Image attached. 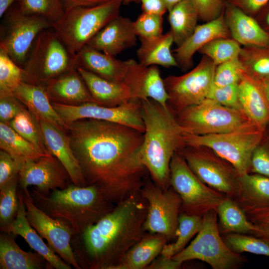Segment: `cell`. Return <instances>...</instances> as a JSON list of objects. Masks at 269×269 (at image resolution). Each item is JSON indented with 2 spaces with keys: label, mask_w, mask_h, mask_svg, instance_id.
Wrapping results in <instances>:
<instances>
[{
  "label": "cell",
  "mask_w": 269,
  "mask_h": 269,
  "mask_svg": "<svg viewBox=\"0 0 269 269\" xmlns=\"http://www.w3.org/2000/svg\"><path fill=\"white\" fill-rule=\"evenodd\" d=\"M67 134L86 186L93 185L117 204L140 192L148 173L141 149L143 133L94 119L67 124Z\"/></svg>",
  "instance_id": "6da1fadb"
},
{
  "label": "cell",
  "mask_w": 269,
  "mask_h": 269,
  "mask_svg": "<svg viewBox=\"0 0 269 269\" xmlns=\"http://www.w3.org/2000/svg\"><path fill=\"white\" fill-rule=\"evenodd\" d=\"M147 204L140 192L113 209L83 233L71 245L82 269H111L144 236Z\"/></svg>",
  "instance_id": "7a4b0ae2"
},
{
  "label": "cell",
  "mask_w": 269,
  "mask_h": 269,
  "mask_svg": "<svg viewBox=\"0 0 269 269\" xmlns=\"http://www.w3.org/2000/svg\"><path fill=\"white\" fill-rule=\"evenodd\" d=\"M145 130L141 149L143 164L150 177L165 190L170 187V164L174 154L185 146L184 132L168 107L147 99L141 100Z\"/></svg>",
  "instance_id": "3957f363"
},
{
  "label": "cell",
  "mask_w": 269,
  "mask_h": 269,
  "mask_svg": "<svg viewBox=\"0 0 269 269\" xmlns=\"http://www.w3.org/2000/svg\"><path fill=\"white\" fill-rule=\"evenodd\" d=\"M35 204L51 217L68 225L73 236L83 233L111 211L115 205L95 186L69 184L43 195L35 188L30 192Z\"/></svg>",
  "instance_id": "277c9868"
},
{
  "label": "cell",
  "mask_w": 269,
  "mask_h": 269,
  "mask_svg": "<svg viewBox=\"0 0 269 269\" xmlns=\"http://www.w3.org/2000/svg\"><path fill=\"white\" fill-rule=\"evenodd\" d=\"M122 0H110L92 6L65 10L52 27L74 56L110 21L119 15Z\"/></svg>",
  "instance_id": "5b68a950"
},
{
  "label": "cell",
  "mask_w": 269,
  "mask_h": 269,
  "mask_svg": "<svg viewBox=\"0 0 269 269\" xmlns=\"http://www.w3.org/2000/svg\"><path fill=\"white\" fill-rule=\"evenodd\" d=\"M74 56L52 27L45 29L37 36L22 67V81L44 86L76 68Z\"/></svg>",
  "instance_id": "8992f818"
},
{
  "label": "cell",
  "mask_w": 269,
  "mask_h": 269,
  "mask_svg": "<svg viewBox=\"0 0 269 269\" xmlns=\"http://www.w3.org/2000/svg\"><path fill=\"white\" fill-rule=\"evenodd\" d=\"M265 131L252 123L228 133L198 135L184 133L185 145L205 146L230 162L241 175L250 173L252 154Z\"/></svg>",
  "instance_id": "52a82bcc"
},
{
  "label": "cell",
  "mask_w": 269,
  "mask_h": 269,
  "mask_svg": "<svg viewBox=\"0 0 269 269\" xmlns=\"http://www.w3.org/2000/svg\"><path fill=\"white\" fill-rule=\"evenodd\" d=\"M183 263L197 260L206 263L213 269H236L246 261L240 254L231 250L220 232L216 211L202 217L201 228L195 238L180 252L172 257Z\"/></svg>",
  "instance_id": "ba28073f"
},
{
  "label": "cell",
  "mask_w": 269,
  "mask_h": 269,
  "mask_svg": "<svg viewBox=\"0 0 269 269\" xmlns=\"http://www.w3.org/2000/svg\"><path fill=\"white\" fill-rule=\"evenodd\" d=\"M176 116L184 133L198 135L228 133L253 123L242 111L208 98Z\"/></svg>",
  "instance_id": "9c48e42d"
},
{
  "label": "cell",
  "mask_w": 269,
  "mask_h": 269,
  "mask_svg": "<svg viewBox=\"0 0 269 269\" xmlns=\"http://www.w3.org/2000/svg\"><path fill=\"white\" fill-rule=\"evenodd\" d=\"M170 186L181 199V212L203 217L216 210L226 197L202 182L176 151L170 164Z\"/></svg>",
  "instance_id": "30bf717a"
},
{
  "label": "cell",
  "mask_w": 269,
  "mask_h": 269,
  "mask_svg": "<svg viewBox=\"0 0 269 269\" xmlns=\"http://www.w3.org/2000/svg\"><path fill=\"white\" fill-rule=\"evenodd\" d=\"M177 152L206 185L234 200L238 197L240 175L230 162L205 146L185 145Z\"/></svg>",
  "instance_id": "8fae6325"
},
{
  "label": "cell",
  "mask_w": 269,
  "mask_h": 269,
  "mask_svg": "<svg viewBox=\"0 0 269 269\" xmlns=\"http://www.w3.org/2000/svg\"><path fill=\"white\" fill-rule=\"evenodd\" d=\"M216 65L203 55L199 63L186 73L163 79L169 98L167 106L176 114L208 98L214 85Z\"/></svg>",
  "instance_id": "7c38bea8"
},
{
  "label": "cell",
  "mask_w": 269,
  "mask_h": 269,
  "mask_svg": "<svg viewBox=\"0 0 269 269\" xmlns=\"http://www.w3.org/2000/svg\"><path fill=\"white\" fill-rule=\"evenodd\" d=\"M147 204L143 227L145 232L164 236L168 243L174 240L181 213V199L170 186L163 189L147 177L140 190Z\"/></svg>",
  "instance_id": "4fadbf2b"
},
{
  "label": "cell",
  "mask_w": 269,
  "mask_h": 269,
  "mask_svg": "<svg viewBox=\"0 0 269 269\" xmlns=\"http://www.w3.org/2000/svg\"><path fill=\"white\" fill-rule=\"evenodd\" d=\"M51 27L45 18L25 14L17 5H12L4 14L0 26V47L22 67L37 36Z\"/></svg>",
  "instance_id": "5bb4252c"
},
{
  "label": "cell",
  "mask_w": 269,
  "mask_h": 269,
  "mask_svg": "<svg viewBox=\"0 0 269 269\" xmlns=\"http://www.w3.org/2000/svg\"><path fill=\"white\" fill-rule=\"evenodd\" d=\"M20 189L30 225L65 262L75 269H82L72 247L73 234L70 227L64 221L51 217L39 208L27 188Z\"/></svg>",
  "instance_id": "9a60e30c"
},
{
  "label": "cell",
  "mask_w": 269,
  "mask_h": 269,
  "mask_svg": "<svg viewBox=\"0 0 269 269\" xmlns=\"http://www.w3.org/2000/svg\"><path fill=\"white\" fill-rule=\"evenodd\" d=\"M51 103L67 125L78 120L94 119L120 124L144 132L145 127L140 114L141 100L137 99H132L126 104L116 107L95 103L75 106Z\"/></svg>",
  "instance_id": "2e32d148"
},
{
  "label": "cell",
  "mask_w": 269,
  "mask_h": 269,
  "mask_svg": "<svg viewBox=\"0 0 269 269\" xmlns=\"http://www.w3.org/2000/svg\"><path fill=\"white\" fill-rule=\"evenodd\" d=\"M68 179L70 177L63 166L52 155L23 162L18 174L19 188L34 185L43 195L65 188L69 184Z\"/></svg>",
  "instance_id": "e0dca14e"
},
{
  "label": "cell",
  "mask_w": 269,
  "mask_h": 269,
  "mask_svg": "<svg viewBox=\"0 0 269 269\" xmlns=\"http://www.w3.org/2000/svg\"><path fill=\"white\" fill-rule=\"evenodd\" d=\"M127 61L128 71L123 82L133 99H151L167 107L169 97L157 66H144L133 59Z\"/></svg>",
  "instance_id": "ac0fdd59"
},
{
  "label": "cell",
  "mask_w": 269,
  "mask_h": 269,
  "mask_svg": "<svg viewBox=\"0 0 269 269\" xmlns=\"http://www.w3.org/2000/svg\"><path fill=\"white\" fill-rule=\"evenodd\" d=\"M235 200L251 222L269 216V177L253 173L240 175Z\"/></svg>",
  "instance_id": "d6986e66"
},
{
  "label": "cell",
  "mask_w": 269,
  "mask_h": 269,
  "mask_svg": "<svg viewBox=\"0 0 269 269\" xmlns=\"http://www.w3.org/2000/svg\"><path fill=\"white\" fill-rule=\"evenodd\" d=\"M137 36L134 21L119 15L101 29L87 45L116 56L124 50L135 46Z\"/></svg>",
  "instance_id": "ffe728a7"
},
{
  "label": "cell",
  "mask_w": 269,
  "mask_h": 269,
  "mask_svg": "<svg viewBox=\"0 0 269 269\" xmlns=\"http://www.w3.org/2000/svg\"><path fill=\"white\" fill-rule=\"evenodd\" d=\"M219 38H232L226 24L224 11L217 18L197 25L193 33L174 50L178 67L186 71L193 65V57L203 46Z\"/></svg>",
  "instance_id": "44dd1931"
},
{
  "label": "cell",
  "mask_w": 269,
  "mask_h": 269,
  "mask_svg": "<svg viewBox=\"0 0 269 269\" xmlns=\"http://www.w3.org/2000/svg\"><path fill=\"white\" fill-rule=\"evenodd\" d=\"M239 99L242 110L249 120L266 131L269 126V100L262 83L240 70Z\"/></svg>",
  "instance_id": "7402d4cb"
},
{
  "label": "cell",
  "mask_w": 269,
  "mask_h": 269,
  "mask_svg": "<svg viewBox=\"0 0 269 269\" xmlns=\"http://www.w3.org/2000/svg\"><path fill=\"white\" fill-rule=\"evenodd\" d=\"M38 121L49 153L63 166L71 183L79 186H86L80 166L72 150L67 133L47 122Z\"/></svg>",
  "instance_id": "603a6c76"
},
{
  "label": "cell",
  "mask_w": 269,
  "mask_h": 269,
  "mask_svg": "<svg viewBox=\"0 0 269 269\" xmlns=\"http://www.w3.org/2000/svg\"><path fill=\"white\" fill-rule=\"evenodd\" d=\"M44 87L52 102L73 106L97 104L76 67L50 80Z\"/></svg>",
  "instance_id": "cb8c5ba5"
},
{
  "label": "cell",
  "mask_w": 269,
  "mask_h": 269,
  "mask_svg": "<svg viewBox=\"0 0 269 269\" xmlns=\"http://www.w3.org/2000/svg\"><path fill=\"white\" fill-rule=\"evenodd\" d=\"M224 15L231 37L241 45L269 47V34L255 17L226 0Z\"/></svg>",
  "instance_id": "d4e9b609"
},
{
  "label": "cell",
  "mask_w": 269,
  "mask_h": 269,
  "mask_svg": "<svg viewBox=\"0 0 269 269\" xmlns=\"http://www.w3.org/2000/svg\"><path fill=\"white\" fill-rule=\"evenodd\" d=\"M19 208L14 221L8 226L0 229L1 232L13 236H21L36 252L46 260L54 269H71V266L65 262L52 249L44 243L42 238L30 225L26 215V210L20 189L18 190Z\"/></svg>",
  "instance_id": "484cf974"
},
{
  "label": "cell",
  "mask_w": 269,
  "mask_h": 269,
  "mask_svg": "<svg viewBox=\"0 0 269 269\" xmlns=\"http://www.w3.org/2000/svg\"><path fill=\"white\" fill-rule=\"evenodd\" d=\"M13 94L37 120L47 122L67 133L68 125L54 109L44 86L22 81Z\"/></svg>",
  "instance_id": "4316f807"
},
{
  "label": "cell",
  "mask_w": 269,
  "mask_h": 269,
  "mask_svg": "<svg viewBox=\"0 0 269 269\" xmlns=\"http://www.w3.org/2000/svg\"><path fill=\"white\" fill-rule=\"evenodd\" d=\"M76 66L105 79L123 82L128 71L127 61H122L86 45L75 55Z\"/></svg>",
  "instance_id": "83f0119b"
},
{
  "label": "cell",
  "mask_w": 269,
  "mask_h": 269,
  "mask_svg": "<svg viewBox=\"0 0 269 269\" xmlns=\"http://www.w3.org/2000/svg\"><path fill=\"white\" fill-rule=\"evenodd\" d=\"M76 68L97 104L116 107L133 99L129 88L124 82L110 81L81 67Z\"/></svg>",
  "instance_id": "f1b7e54d"
},
{
  "label": "cell",
  "mask_w": 269,
  "mask_h": 269,
  "mask_svg": "<svg viewBox=\"0 0 269 269\" xmlns=\"http://www.w3.org/2000/svg\"><path fill=\"white\" fill-rule=\"evenodd\" d=\"M167 243L162 235L145 234L111 269H146L161 254Z\"/></svg>",
  "instance_id": "f546056e"
},
{
  "label": "cell",
  "mask_w": 269,
  "mask_h": 269,
  "mask_svg": "<svg viewBox=\"0 0 269 269\" xmlns=\"http://www.w3.org/2000/svg\"><path fill=\"white\" fill-rule=\"evenodd\" d=\"M0 269H54L37 252H25L16 243L11 234H0Z\"/></svg>",
  "instance_id": "4dcf8cb0"
},
{
  "label": "cell",
  "mask_w": 269,
  "mask_h": 269,
  "mask_svg": "<svg viewBox=\"0 0 269 269\" xmlns=\"http://www.w3.org/2000/svg\"><path fill=\"white\" fill-rule=\"evenodd\" d=\"M140 44L136 51L138 63L144 66L178 67L171 47L174 42L171 33L152 38L139 37Z\"/></svg>",
  "instance_id": "1f68e13d"
},
{
  "label": "cell",
  "mask_w": 269,
  "mask_h": 269,
  "mask_svg": "<svg viewBox=\"0 0 269 269\" xmlns=\"http://www.w3.org/2000/svg\"><path fill=\"white\" fill-rule=\"evenodd\" d=\"M216 212L221 235L240 233L254 235L258 230L256 224L247 217L236 201L226 197L218 206Z\"/></svg>",
  "instance_id": "d6a6232c"
},
{
  "label": "cell",
  "mask_w": 269,
  "mask_h": 269,
  "mask_svg": "<svg viewBox=\"0 0 269 269\" xmlns=\"http://www.w3.org/2000/svg\"><path fill=\"white\" fill-rule=\"evenodd\" d=\"M168 11L169 31L178 46L194 32L199 19L198 13L192 0H182Z\"/></svg>",
  "instance_id": "836d02e7"
},
{
  "label": "cell",
  "mask_w": 269,
  "mask_h": 269,
  "mask_svg": "<svg viewBox=\"0 0 269 269\" xmlns=\"http://www.w3.org/2000/svg\"><path fill=\"white\" fill-rule=\"evenodd\" d=\"M0 148L23 163L49 156L15 131L8 124L0 122Z\"/></svg>",
  "instance_id": "e575fe53"
},
{
  "label": "cell",
  "mask_w": 269,
  "mask_h": 269,
  "mask_svg": "<svg viewBox=\"0 0 269 269\" xmlns=\"http://www.w3.org/2000/svg\"><path fill=\"white\" fill-rule=\"evenodd\" d=\"M238 58L243 69L254 78L260 82L269 78V47L244 46Z\"/></svg>",
  "instance_id": "d590c367"
},
{
  "label": "cell",
  "mask_w": 269,
  "mask_h": 269,
  "mask_svg": "<svg viewBox=\"0 0 269 269\" xmlns=\"http://www.w3.org/2000/svg\"><path fill=\"white\" fill-rule=\"evenodd\" d=\"M202 224V217L181 212L176 238L174 242L165 244L161 254L166 257L172 258L180 252L198 233Z\"/></svg>",
  "instance_id": "8d00e7d4"
},
{
  "label": "cell",
  "mask_w": 269,
  "mask_h": 269,
  "mask_svg": "<svg viewBox=\"0 0 269 269\" xmlns=\"http://www.w3.org/2000/svg\"><path fill=\"white\" fill-rule=\"evenodd\" d=\"M7 124L43 153L51 155L45 145L39 122L26 108Z\"/></svg>",
  "instance_id": "74e56055"
},
{
  "label": "cell",
  "mask_w": 269,
  "mask_h": 269,
  "mask_svg": "<svg viewBox=\"0 0 269 269\" xmlns=\"http://www.w3.org/2000/svg\"><path fill=\"white\" fill-rule=\"evenodd\" d=\"M17 5L22 12L41 16L52 27L61 20L65 12L62 0H18Z\"/></svg>",
  "instance_id": "f35d334b"
},
{
  "label": "cell",
  "mask_w": 269,
  "mask_h": 269,
  "mask_svg": "<svg viewBox=\"0 0 269 269\" xmlns=\"http://www.w3.org/2000/svg\"><path fill=\"white\" fill-rule=\"evenodd\" d=\"M222 238L227 246L234 252L269 257V241L263 238L240 233L226 234Z\"/></svg>",
  "instance_id": "ab89813d"
},
{
  "label": "cell",
  "mask_w": 269,
  "mask_h": 269,
  "mask_svg": "<svg viewBox=\"0 0 269 269\" xmlns=\"http://www.w3.org/2000/svg\"><path fill=\"white\" fill-rule=\"evenodd\" d=\"M23 70L0 47V97L13 94L23 81Z\"/></svg>",
  "instance_id": "60d3db41"
},
{
  "label": "cell",
  "mask_w": 269,
  "mask_h": 269,
  "mask_svg": "<svg viewBox=\"0 0 269 269\" xmlns=\"http://www.w3.org/2000/svg\"><path fill=\"white\" fill-rule=\"evenodd\" d=\"M241 44L232 38H219L203 46L198 52L210 58L217 66L238 58Z\"/></svg>",
  "instance_id": "b9f144b4"
},
{
  "label": "cell",
  "mask_w": 269,
  "mask_h": 269,
  "mask_svg": "<svg viewBox=\"0 0 269 269\" xmlns=\"http://www.w3.org/2000/svg\"><path fill=\"white\" fill-rule=\"evenodd\" d=\"M18 175L0 189V229L9 225L15 219L19 208Z\"/></svg>",
  "instance_id": "7bdbcfd3"
},
{
  "label": "cell",
  "mask_w": 269,
  "mask_h": 269,
  "mask_svg": "<svg viewBox=\"0 0 269 269\" xmlns=\"http://www.w3.org/2000/svg\"><path fill=\"white\" fill-rule=\"evenodd\" d=\"M163 15L142 12L134 21L136 34L139 37L152 38L163 31Z\"/></svg>",
  "instance_id": "ee69618b"
},
{
  "label": "cell",
  "mask_w": 269,
  "mask_h": 269,
  "mask_svg": "<svg viewBox=\"0 0 269 269\" xmlns=\"http://www.w3.org/2000/svg\"><path fill=\"white\" fill-rule=\"evenodd\" d=\"M242 68L238 58L217 65L215 71L214 85L223 86L239 83L241 79L240 70Z\"/></svg>",
  "instance_id": "f6af8a7d"
},
{
  "label": "cell",
  "mask_w": 269,
  "mask_h": 269,
  "mask_svg": "<svg viewBox=\"0 0 269 269\" xmlns=\"http://www.w3.org/2000/svg\"><path fill=\"white\" fill-rule=\"evenodd\" d=\"M250 173L269 177V134H267L266 130L262 140L252 154Z\"/></svg>",
  "instance_id": "bcb514c9"
},
{
  "label": "cell",
  "mask_w": 269,
  "mask_h": 269,
  "mask_svg": "<svg viewBox=\"0 0 269 269\" xmlns=\"http://www.w3.org/2000/svg\"><path fill=\"white\" fill-rule=\"evenodd\" d=\"M238 84L223 86L213 85L208 98L224 106L242 111L239 99Z\"/></svg>",
  "instance_id": "7dc6e473"
},
{
  "label": "cell",
  "mask_w": 269,
  "mask_h": 269,
  "mask_svg": "<svg viewBox=\"0 0 269 269\" xmlns=\"http://www.w3.org/2000/svg\"><path fill=\"white\" fill-rule=\"evenodd\" d=\"M197 10L199 18L208 22L219 17L224 11L225 0H192Z\"/></svg>",
  "instance_id": "c3c4849f"
},
{
  "label": "cell",
  "mask_w": 269,
  "mask_h": 269,
  "mask_svg": "<svg viewBox=\"0 0 269 269\" xmlns=\"http://www.w3.org/2000/svg\"><path fill=\"white\" fill-rule=\"evenodd\" d=\"M22 163L6 152L0 151V189L18 175Z\"/></svg>",
  "instance_id": "681fc988"
},
{
  "label": "cell",
  "mask_w": 269,
  "mask_h": 269,
  "mask_svg": "<svg viewBox=\"0 0 269 269\" xmlns=\"http://www.w3.org/2000/svg\"><path fill=\"white\" fill-rule=\"evenodd\" d=\"M25 106L13 94L0 97V121L8 123Z\"/></svg>",
  "instance_id": "f907efd6"
},
{
  "label": "cell",
  "mask_w": 269,
  "mask_h": 269,
  "mask_svg": "<svg viewBox=\"0 0 269 269\" xmlns=\"http://www.w3.org/2000/svg\"><path fill=\"white\" fill-rule=\"evenodd\" d=\"M226 1L255 17L269 0H226Z\"/></svg>",
  "instance_id": "816d5d0a"
},
{
  "label": "cell",
  "mask_w": 269,
  "mask_h": 269,
  "mask_svg": "<svg viewBox=\"0 0 269 269\" xmlns=\"http://www.w3.org/2000/svg\"><path fill=\"white\" fill-rule=\"evenodd\" d=\"M182 265V263L172 258L166 257L160 254L146 269H178Z\"/></svg>",
  "instance_id": "f5cc1de1"
},
{
  "label": "cell",
  "mask_w": 269,
  "mask_h": 269,
  "mask_svg": "<svg viewBox=\"0 0 269 269\" xmlns=\"http://www.w3.org/2000/svg\"><path fill=\"white\" fill-rule=\"evenodd\" d=\"M142 12L163 15L167 11L163 0H140Z\"/></svg>",
  "instance_id": "db71d44e"
},
{
  "label": "cell",
  "mask_w": 269,
  "mask_h": 269,
  "mask_svg": "<svg viewBox=\"0 0 269 269\" xmlns=\"http://www.w3.org/2000/svg\"><path fill=\"white\" fill-rule=\"evenodd\" d=\"M252 222L258 228L257 231L253 235L269 241V216L257 219Z\"/></svg>",
  "instance_id": "11a10c76"
},
{
  "label": "cell",
  "mask_w": 269,
  "mask_h": 269,
  "mask_svg": "<svg viewBox=\"0 0 269 269\" xmlns=\"http://www.w3.org/2000/svg\"><path fill=\"white\" fill-rule=\"evenodd\" d=\"M110 0H62L65 10L77 6H92Z\"/></svg>",
  "instance_id": "9f6ffc18"
},
{
  "label": "cell",
  "mask_w": 269,
  "mask_h": 269,
  "mask_svg": "<svg viewBox=\"0 0 269 269\" xmlns=\"http://www.w3.org/2000/svg\"><path fill=\"white\" fill-rule=\"evenodd\" d=\"M255 18L262 28L269 34V2Z\"/></svg>",
  "instance_id": "6f0895ef"
},
{
  "label": "cell",
  "mask_w": 269,
  "mask_h": 269,
  "mask_svg": "<svg viewBox=\"0 0 269 269\" xmlns=\"http://www.w3.org/2000/svg\"><path fill=\"white\" fill-rule=\"evenodd\" d=\"M18 0H0V17H2L10 7Z\"/></svg>",
  "instance_id": "680465c9"
},
{
  "label": "cell",
  "mask_w": 269,
  "mask_h": 269,
  "mask_svg": "<svg viewBox=\"0 0 269 269\" xmlns=\"http://www.w3.org/2000/svg\"><path fill=\"white\" fill-rule=\"evenodd\" d=\"M167 9L168 11H169L171 8H172L175 5L178 3L179 2L182 0H163Z\"/></svg>",
  "instance_id": "91938a15"
},
{
  "label": "cell",
  "mask_w": 269,
  "mask_h": 269,
  "mask_svg": "<svg viewBox=\"0 0 269 269\" xmlns=\"http://www.w3.org/2000/svg\"><path fill=\"white\" fill-rule=\"evenodd\" d=\"M260 82L262 83L266 95L269 100V78Z\"/></svg>",
  "instance_id": "94428289"
},
{
  "label": "cell",
  "mask_w": 269,
  "mask_h": 269,
  "mask_svg": "<svg viewBox=\"0 0 269 269\" xmlns=\"http://www.w3.org/2000/svg\"><path fill=\"white\" fill-rule=\"evenodd\" d=\"M124 4H129L131 2H140V0H122Z\"/></svg>",
  "instance_id": "6125c7cd"
}]
</instances>
